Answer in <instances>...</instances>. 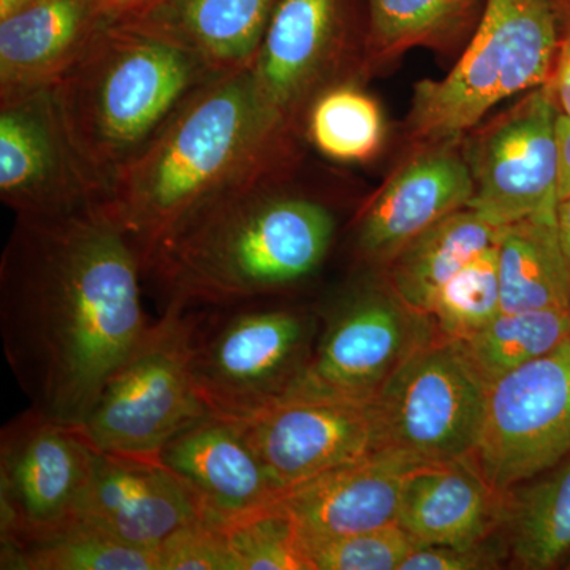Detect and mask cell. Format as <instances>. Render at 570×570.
Returning a JSON list of instances; mask_svg holds the SVG:
<instances>
[{"instance_id": "1", "label": "cell", "mask_w": 570, "mask_h": 570, "mask_svg": "<svg viewBox=\"0 0 570 570\" xmlns=\"http://www.w3.org/2000/svg\"><path fill=\"white\" fill-rule=\"evenodd\" d=\"M142 265L102 204L14 216L0 257L3 348L31 407L80 426L148 328Z\"/></svg>"}, {"instance_id": "2", "label": "cell", "mask_w": 570, "mask_h": 570, "mask_svg": "<svg viewBox=\"0 0 570 570\" xmlns=\"http://www.w3.org/2000/svg\"><path fill=\"white\" fill-rule=\"evenodd\" d=\"M302 159L299 141L266 157L157 247L142 276L159 287L164 309L262 302L316 275L337 217L324 198L295 186Z\"/></svg>"}, {"instance_id": "3", "label": "cell", "mask_w": 570, "mask_h": 570, "mask_svg": "<svg viewBox=\"0 0 570 570\" xmlns=\"http://www.w3.org/2000/svg\"><path fill=\"white\" fill-rule=\"evenodd\" d=\"M296 141L265 110L250 66L228 71L176 110L116 175L102 205L129 236L145 273L157 247L195 209Z\"/></svg>"}, {"instance_id": "4", "label": "cell", "mask_w": 570, "mask_h": 570, "mask_svg": "<svg viewBox=\"0 0 570 570\" xmlns=\"http://www.w3.org/2000/svg\"><path fill=\"white\" fill-rule=\"evenodd\" d=\"M219 75L190 52L124 22L112 20L97 36L51 92L104 198L176 110Z\"/></svg>"}, {"instance_id": "5", "label": "cell", "mask_w": 570, "mask_h": 570, "mask_svg": "<svg viewBox=\"0 0 570 570\" xmlns=\"http://www.w3.org/2000/svg\"><path fill=\"white\" fill-rule=\"evenodd\" d=\"M558 48L550 0H485L455 67L442 80L415 85L409 134L423 148L459 141L502 100L547 85Z\"/></svg>"}, {"instance_id": "6", "label": "cell", "mask_w": 570, "mask_h": 570, "mask_svg": "<svg viewBox=\"0 0 570 570\" xmlns=\"http://www.w3.org/2000/svg\"><path fill=\"white\" fill-rule=\"evenodd\" d=\"M197 321L165 307L112 371L80 431L99 452L157 459L187 426L212 414L194 377Z\"/></svg>"}, {"instance_id": "7", "label": "cell", "mask_w": 570, "mask_h": 570, "mask_svg": "<svg viewBox=\"0 0 570 570\" xmlns=\"http://www.w3.org/2000/svg\"><path fill=\"white\" fill-rule=\"evenodd\" d=\"M224 311L195 336V384L212 414L246 420L288 395L313 355L318 322L262 302Z\"/></svg>"}, {"instance_id": "8", "label": "cell", "mask_w": 570, "mask_h": 570, "mask_svg": "<svg viewBox=\"0 0 570 570\" xmlns=\"http://www.w3.org/2000/svg\"><path fill=\"white\" fill-rule=\"evenodd\" d=\"M489 387L455 340L434 332L373 401L381 450L422 463L469 460L478 448Z\"/></svg>"}, {"instance_id": "9", "label": "cell", "mask_w": 570, "mask_h": 570, "mask_svg": "<svg viewBox=\"0 0 570 570\" xmlns=\"http://www.w3.org/2000/svg\"><path fill=\"white\" fill-rule=\"evenodd\" d=\"M570 455V336L490 385L472 464L505 494Z\"/></svg>"}, {"instance_id": "10", "label": "cell", "mask_w": 570, "mask_h": 570, "mask_svg": "<svg viewBox=\"0 0 570 570\" xmlns=\"http://www.w3.org/2000/svg\"><path fill=\"white\" fill-rule=\"evenodd\" d=\"M434 332L430 317L409 309L392 291L348 292L322 318L313 355L284 400L373 403L404 360Z\"/></svg>"}, {"instance_id": "11", "label": "cell", "mask_w": 570, "mask_h": 570, "mask_svg": "<svg viewBox=\"0 0 570 570\" xmlns=\"http://www.w3.org/2000/svg\"><path fill=\"white\" fill-rule=\"evenodd\" d=\"M96 449L80 428L29 409L0 434V546L77 519Z\"/></svg>"}, {"instance_id": "12", "label": "cell", "mask_w": 570, "mask_h": 570, "mask_svg": "<svg viewBox=\"0 0 570 570\" xmlns=\"http://www.w3.org/2000/svg\"><path fill=\"white\" fill-rule=\"evenodd\" d=\"M557 121L543 85L475 134L464 156L474 183L469 208L497 227L530 217L557 219Z\"/></svg>"}, {"instance_id": "13", "label": "cell", "mask_w": 570, "mask_h": 570, "mask_svg": "<svg viewBox=\"0 0 570 570\" xmlns=\"http://www.w3.org/2000/svg\"><path fill=\"white\" fill-rule=\"evenodd\" d=\"M346 0H279L250 71L255 91L287 132L303 134L311 104L348 82Z\"/></svg>"}, {"instance_id": "14", "label": "cell", "mask_w": 570, "mask_h": 570, "mask_svg": "<svg viewBox=\"0 0 570 570\" xmlns=\"http://www.w3.org/2000/svg\"><path fill=\"white\" fill-rule=\"evenodd\" d=\"M0 198L14 216H55L102 204L63 129L51 88L0 99Z\"/></svg>"}, {"instance_id": "15", "label": "cell", "mask_w": 570, "mask_h": 570, "mask_svg": "<svg viewBox=\"0 0 570 570\" xmlns=\"http://www.w3.org/2000/svg\"><path fill=\"white\" fill-rule=\"evenodd\" d=\"M239 422L281 498L381 450L371 403L288 397Z\"/></svg>"}, {"instance_id": "16", "label": "cell", "mask_w": 570, "mask_h": 570, "mask_svg": "<svg viewBox=\"0 0 570 570\" xmlns=\"http://www.w3.org/2000/svg\"><path fill=\"white\" fill-rule=\"evenodd\" d=\"M206 513L200 498L156 459L96 450L77 519L130 546L157 550Z\"/></svg>"}, {"instance_id": "17", "label": "cell", "mask_w": 570, "mask_h": 570, "mask_svg": "<svg viewBox=\"0 0 570 570\" xmlns=\"http://www.w3.org/2000/svg\"><path fill=\"white\" fill-rule=\"evenodd\" d=\"M472 194L471 170L455 141L425 146L362 208L356 249L366 261L387 264L431 225L466 208Z\"/></svg>"}, {"instance_id": "18", "label": "cell", "mask_w": 570, "mask_h": 570, "mask_svg": "<svg viewBox=\"0 0 570 570\" xmlns=\"http://www.w3.org/2000/svg\"><path fill=\"white\" fill-rule=\"evenodd\" d=\"M423 464L430 463L379 450L287 491L279 501L305 542L377 530L397 523L407 479Z\"/></svg>"}, {"instance_id": "19", "label": "cell", "mask_w": 570, "mask_h": 570, "mask_svg": "<svg viewBox=\"0 0 570 570\" xmlns=\"http://www.w3.org/2000/svg\"><path fill=\"white\" fill-rule=\"evenodd\" d=\"M156 460L217 519H239L281 499L239 420L208 414L176 434Z\"/></svg>"}, {"instance_id": "20", "label": "cell", "mask_w": 570, "mask_h": 570, "mask_svg": "<svg viewBox=\"0 0 570 570\" xmlns=\"http://www.w3.org/2000/svg\"><path fill=\"white\" fill-rule=\"evenodd\" d=\"M115 17L102 0H32L0 20V99L51 88Z\"/></svg>"}, {"instance_id": "21", "label": "cell", "mask_w": 570, "mask_h": 570, "mask_svg": "<svg viewBox=\"0 0 570 570\" xmlns=\"http://www.w3.org/2000/svg\"><path fill=\"white\" fill-rule=\"evenodd\" d=\"M279 0H142L115 20L228 73L253 63Z\"/></svg>"}, {"instance_id": "22", "label": "cell", "mask_w": 570, "mask_h": 570, "mask_svg": "<svg viewBox=\"0 0 570 570\" xmlns=\"http://www.w3.org/2000/svg\"><path fill=\"white\" fill-rule=\"evenodd\" d=\"M502 499L471 460L423 464L404 489L397 524L417 547H472L498 527Z\"/></svg>"}, {"instance_id": "23", "label": "cell", "mask_w": 570, "mask_h": 570, "mask_svg": "<svg viewBox=\"0 0 570 570\" xmlns=\"http://www.w3.org/2000/svg\"><path fill=\"white\" fill-rule=\"evenodd\" d=\"M501 227L475 209L461 208L415 236L389 261L390 291L415 313L428 316L438 292L491 246Z\"/></svg>"}, {"instance_id": "24", "label": "cell", "mask_w": 570, "mask_h": 570, "mask_svg": "<svg viewBox=\"0 0 570 570\" xmlns=\"http://www.w3.org/2000/svg\"><path fill=\"white\" fill-rule=\"evenodd\" d=\"M498 269L504 313L570 311V266L557 219L530 217L501 227Z\"/></svg>"}, {"instance_id": "25", "label": "cell", "mask_w": 570, "mask_h": 570, "mask_svg": "<svg viewBox=\"0 0 570 570\" xmlns=\"http://www.w3.org/2000/svg\"><path fill=\"white\" fill-rule=\"evenodd\" d=\"M3 570H160L157 550L122 542L80 519L39 538L0 546Z\"/></svg>"}, {"instance_id": "26", "label": "cell", "mask_w": 570, "mask_h": 570, "mask_svg": "<svg viewBox=\"0 0 570 570\" xmlns=\"http://www.w3.org/2000/svg\"><path fill=\"white\" fill-rule=\"evenodd\" d=\"M513 498L509 543L521 568H558L570 557V459Z\"/></svg>"}, {"instance_id": "27", "label": "cell", "mask_w": 570, "mask_h": 570, "mask_svg": "<svg viewBox=\"0 0 570 570\" xmlns=\"http://www.w3.org/2000/svg\"><path fill=\"white\" fill-rule=\"evenodd\" d=\"M566 337H569V311H502L490 324L456 343L490 389L505 374L549 354Z\"/></svg>"}, {"instance_id": "28", "label": "cell", "mask_w": 570, "mask_h": 570, "mask_svg": "<svg viewBox=\"0 0 570 570\" xmlns=\"http://www.w3.org/2000/svg\"><path fill=\"white\" fill-rule=\"evenodd\" d=\"M485 0H367L366 50L390 59L439 43L480 20Z\"/></svg>"}, {"instance_id": "29", "label": "cell", "mask_w": 570, "mask_h": 570, "mask_svg": "<svg viewBox=\"0 0 570 570\" xmlns=\"http://www.w3.org/2000/svg\"><path fill=\"white\" fill-rule=\"evenodd\" d=\"M384 116L376 100L351 81L326 89L311 104L303 135L326 159L365 163L384 140Z\"/></svg>"}, {"instance_id": "30", "label": "cell", "mask_w": 570, "mask_h": 570, "mask_svg": "<svg viewBox=\"0 0 570 570\" xmlns=\"http://www.w3.org/2000/svg\"><path fill=\"white\" fill-rule=\"evenodd\" d=\"M501 313L497 243L438 292L428 317L439 335L459 341L479 332Z\"/></svg>"}, {"instance_id": "31", "label": "cell", "mask_w": 570, "mask_h": 570, "mask_svg": "<svg viewBox=\"0 0 570 570\" xmlns=\"http://www.w3.org/2000/svg\"><path fill=\"white\" fill-rule=\"evenodd\" d=\"M236 570H313L303 539L281 501L225 521Z\"/></svg>"}, {"instance_id": "32", "label": "cell", "mask_w": 570, "mask_h": 570, "mask_svg": "<svg viewBox=\"0 0 570 570\" xmlns=\"http://www.w3.org/2000/svg\"><path fill=\"white\" fill-rule=\"evenodd\" d=\"M313 570H400L417 543L397 523L358 534L305 542Z\"/></svg>"}, {"instance_id": "33", "label": "cell", "mask_w": 570, "mask_h": 570, "mask_svg": "<svg viewBox=\"0 0 570 570\" xmlns=\"http://www.w3.org/2000/svg\"><path fill=\"white\" fill-rule=\"evenodd\" d=\"M157 554L160 570H236L225 520L209 513L174 532Z\"/></svg>"}, {"instance_id": "34", "label": "cell", "mask_w": 570, "mask_h": 570, "mask_svg": "<svg viewBox=\"0 0 570 570\" xmlns=\"http://www.w3.org/2000/svg\"><path fill=\"white\" fill-rule=\"evenodd\" d=\"M497 551L485 542L472 547H417L400 570H472L497 568Z\"/></svg>"}, {"instance_id": "35", "label": "cell", "mask_w": 570, "mask_h": 570, "mask_svg": "<svg viewBox=\"0 0 570 570\" xmlns=\"http://www.w3.org/2000/svg\"><path fill=\"white\" fill-rule=\"evenodd\" d=\"M558 55L560 56L554 62L553 73L547 82V88L558 115L570 119V39L560 41Z\"/></svg>"}, {"instance_id": "36", "label": "cell", "mask_w": 570, "mask_h": 570, "mask_svg": "<svg viewBox=\"0 0 570 570\" xmlns=\"http://www.w3.org/2000/svg\"><path fill=\"white\" fill-rule=\"evenodd\" d=\"M558 148H560V181L558 195L561 198L570 195V119L558 115L557 121Z\"/></svg>"}, {"instance_id": "37", "label": "cell", "mask_w": 570, "mask_h": 570, "mask_svg": "<svg viewBox=\"0 0 570 570\" xmlns=\"http://www.w3.org/2000/svg\"><path fill=\"white\" fill-rule=\"evenodd\" d=\"M557 227L562 253H564L566 261L570 266V195L558 202Z\"/></svg>"}, {"instance_id": "38", "label": "cell", "mask_w": 570, "mask_h": 570, "mask_svg": "<svg viewBox=\"0 0 570 570\" xmlns=\"http://www.w3.org/2000/svg\"><path fill=\"white\" fill-rule=\"evenodd\" d=\"M142 2V0H102L107 10L110 11L112 17H119L124 11L134 9L135 6Z\"/></svg>"}, {"instance_id": "39", "label": "cell", "mask_w": 570, "mask_h": 570, "mask_svg": "<svg viewBox=\"0 0 570 570\" xmlns=\"http://www.w3.org/2000/svg\"><path fill=\"white\" fill-rule=\"evenodd\" d=\"M32 0H0V20L9 17L13 11L20 10L21 7L28 6Z\"/></svg>"}, {"instance_id": "40", "label": "cell", "mask_w": 570, "mask_h": 570, "mask_svg": "<svg viewBox=\"0 0 570 570\" xmlns=\"http://www.w3.org/2000/svg\"><path fill=\"white\" fill-rule=\"evenodd\" d=\"M569 336H570V311H569Z\"/></svg>"}]
</instances>
